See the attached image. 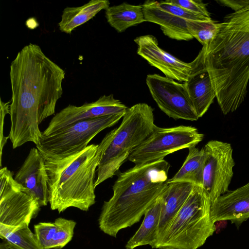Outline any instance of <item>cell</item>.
<instances>
[{"label":"cell","instance_id":"19","mask_svg":"<svg viewBox=\"0 0 249 249\" xmlns=\"http://www.w3.org/2000/svg\"><path fill=\"white\" fill-rule=\"evenodd\" d=\"M76 223L59 217L53 222H39L35 234L42 249H61L71 241Z\"/></svg>","mask_w":249,"mask_h":249},{"label":"cell","instance_id":"27","mask_svg":"<svg viewBox=\"0 0 249 249\" xmlns=\"http://www.w3.org/2000/svg\"><path fill=\"white\" fill-rule=\"evenodd\" d=\"M165 1L179 6L193 13L211 18L206 4L201 0H167Z\"/></svg>","mask_w":249,"mask_h":249},{"label":"cell","instance_id":"26","mask_svg":"<svg viewBox=\"0 0 249 249\" xmlns=\"http://www.w3.org/2000/svg\"><path fill=\"white\" fill-rule=\"evenodd\" d=\"M159 5L162 10L186 20H205L211 18L193 13L179 6L165 1L159 2Z\"/></svg>","mask_w":249,"mask_h":249},{"label":"cell","instance_id":"24","mask_svg":"<svg viewBox=\"0 0 249 249\" xmlns=\"http://www.w3.org/2000/svg\"><path fill=\"white\" fill-rule=\"evenodd\" d=\"M0 237L20 249H42L29 226L13 230L0 228Z\"/></svg>","mask_w":249,"mask_h":249},{"label":"cell","instance_id":"4","mask_svg":"<svg viewBox=\"0 0 249 249\" xmlns=\"http://www.w3.org/2000/svg\"><path fill=\"white\" fill-rule=\"evenodd\" d=\"M112 130L98 144L62 159H45L48 177L49 203L59 213L70 207L88 211L95 203V172L109 144Z\"/></svg>","mask_w":249,"mask_h":249},{"label":"cell","instance_id":"30","mask_svg":"<svg viewBox=\"0 0 249 249\" xmlns=\"http://www.w3.org/2000/svg\"><path fill=\"white\" fill-rule=\"evenodd\" d=\"M0 249H20L16 246L10 243L5 239L0 244Z\"/></svg>","mask_w":249,"mask_h":249},{"label":"cell","instance_id":"9","mask_svg":"<svg viewBox=\"0 0 249 249\" xmlns=\"http://www.w3.org/2000/svg\"><path fill=\"white\" fill-rule=\"evenodd\" d=\"M0 228L13 230L29 226L39 211L38 201L25 192L6 167L0 170Z\"/></svg>","mask_w":249,"mask_h":249},{"label":"cell","instance_id":"6","mask_svg":"<svg viewBox=\"0 0 249 249\" xmlns=\"http://www.w3.org/2000/svg\"><path fill=\"white\" fill-rule=\"evenodd\" d=\"M212 202L202 186L195 185L173 219L157 249H197L216 231Z\"/></svg>","mask_w":249,"mask_h":249},{"label":"cell","instance_id":"22","mask_svg":"<svg viewBox=\"0 0 249 249\" xmlns=\"http://www.w3.org/2000/svg\"><path fill=\"white\" fill-rule=\"evenodd\" d=\"M188 154L178 172L167 183L176 182H188L202 186L206 154L203 147L199 149L196 146L188 148Z\"/></svg>","mask_w":249,"mask_h":249},{"label":"cell","instance_id":"13","mask_svg":"<svg viewBox=\"0 0 249 249\" xmlns=\"http://www.w3.org/2000/svg\"><path fill=\"white\" fill-rule=\"evenodd\" d=\"M134 41L138 47V54L162 71L165 77L184 83L187 81L190 62L182 61L161 49L157 39L152 35L141 36Z\"/></svg>","mask_w":249,"mask_h":249},{"label":"cell","instance_id":"17","mask_svg":"<svg viewBox=\"0 0 249 249\" xmlns=\"http://www.w3.org/2000/svg\"><path fill=\"white\" fill-rule=\"evenodd\" d=\"M195 186L188 182H172L168 184L161 195V213L158 227L157 247Z\"/></svg>","mask_w":249,"mask_h":249},{"label":"cell","instance_id":"16","mask_svg":"<svg viewBox=\"0 0 249 249\" xmlns=\"http://www.w3.org/2000/svg\"><path fill=\"white\" fill-rule=\"evenodd\" d=\"M211 213L214 223L230 220L239 228L249 218V182L213 201Z\"/></svg>","mask_w":249,"mask_h":249},{"label":"cell","instance_id":"5","mask_svg":"<svg viewBox=\"0 0 249 249\" xmlns=\"http://www.w3.org/2000/svg\"><path fill=\"white\" fill-rule=\"evenodd\" d=\"M154 109L146 103L128 108L104 151L97 167L95 187L119 173L121 165L155 130Z\"/></svg>","mask_w":249,"mask_h":249},{"label":"cell","instance_id":"25","mask_svg":"<svg viewBox=\"0 0 249 249\" xmlns=\"http://www.w3.org/2000/svg\"><path fill=\"white\" fill-rule=\"evenodd\" d=\"M211 18L205 20H187L190 34L202 46L208 44L213 37L218 27Z\"/></svg>","mask_w":249,"mask_h":249},{"label":"cell","instance_id":"28","mask_svg":"<svg viewBox=\"0 0 249 249\" xmlns=\"http://www.w3.org/2000/svg\"><path fill=\"white\" fill-rule=\"evenodd\" d=\"M11 102H4L0 99V165H2V155L3 148L6 143L9 136H4L3 134V127L4 119L6 114H10V106Z\"/></svg>","mask_w":249,"mask_h":249},{"label":"cell","instance_id":"12","mask_svg":"<svg viewBox=\"0 0 249 249\" xmlns=\"http://www.w3.org/2000/svg\"><path fill=\"white\" fill-rule=\"evenodd\" d=\"M128 107L113 94L101 96L97 100L80 107L69 105L54 114L42 132L46 136L77 122L108 115L124 114Z\"/></svg>","mask_w":249,"mask_h":249},{"label":"cell","instance_id":"8","mask_svg":"<svg viewBox=\"0 0 249 249\" xmlns=\"http://www.w3.org/2000/svg\"><path fill=\"white\" fill-rule=\"evenodd\" d=\"M203 138V134L194 126L182 125L163 128L157 126L128 160L135 165L163 160L176 151L196 146Z\"/></svg>","mask_w":249,"mask_h":249},{"label":"cell","instance_id":"20","mask_svg":"<svg viewBox=\"0 0 249 249\" xmlns=\"http://www.w3.org/2000/svg\"><path fill=\"white\" fill-rule=\"evenodd\" d=\"M160 196L144 213L142 223L126 243L125 249H134L144 245H150L152 248L156 249L161 213Z\"/></svg>","mask_w":249,"mask_h":249},{"label":"cell","instance_id":"10","mask_svg":"<svg viewBox=\"0 0 249 249\" xmlns=\"http://www.w3.org/2000/svg\"><path fill=\"white\" fill-rule=\"evenodd\" d=\"M203 148L206 159L202 187L212 202L229 191L235 162L232 147L228 142L211 140Z\"/></svg>","mask_w":249,"mask_h":249},{"label":"cell","instance_id":"14","mask_svg":"<svg viewBox=\"0 0 249 249\" xmlns=\"http://www.w3.org/2000/svg\"><path fill=\"white\" fill-rule=\"evenodd\" d=\"M28 194L38 201L40 207L49 202L48 177L45 159L37 148H32L14 177Z\"/></svg>","mask_w":249,"mask_h":249},{"label":"cell","instance_id":"15","mask_svg":"<svg viewBox=\"0 0 249 249\" xmlns=\"http://www.w3.org/2000/svg\"><path fill=\"white\" fill-rule=\"evenodd\" d=\"M190 64L188 79L184 84L199 118L207 111L216 95L206 67L202 49Z\"/></svg>","mask_w":249,"mask_h":249},{"label":"cell","instance_id":"23","mask_svg":"<svg viewBox=\"0 0 249 249\" xmlns=\"http://www.w3.org/2000/svg\"><path fill=\"white\" fill-rule=\"evenodd\" d=\"M105 16L109 24L119 33L146 21L142 5L126 2L109 7L106 10Z\"/></svg>","mask_w":249,"mask_h":249},{"label":"cell","instance_id":"11","mask_svg":"<svg viewBox=\"0 0 249 249\" xmlns=\"http://www.w3.org/2000/svg\"><path fill=\"white\" fill-rule=\"evenodd\" d=\"M146 83L153 99L169 117L191 121L199 119L184 83L157 74L147 75Z\"/></svg>","mask_w":249,"mask_h":249},{"label":"cell","instance_id":"2","mask_svg":"<svg viewBox=\"0 0 249 249\" xmlns=\"http://www.w3.org/2000/svg\"><path fill=\"white\" fill-rule=\"evenodd\" d=\"M202 49L222 112L235 111L244 101L249 81V3L226 15Z\"/></svg>","mask_w":249,"mask_h":249},{"label":"cell","instance_id":"29","mask_svg":"<svg viewBox=\"0 0 249 249\" xmlns=\"http://www.w3.org/2000/svg\"><path fill=\"white\" fill-rule=\"evenodd\" d=\"M222 5L231 8L234 11H237L249 3V0H219Z\"/></svg>","mask_w":249,"mask_h":249},{"label":"cell","instance_id":"21","mask_svg":"<svg viewBox=\"0 0 249 249\" xmlns=\"http://www.w3.org/2000/svg\"><path fill=\"white\" fill-rule=\"evenodd\" d=\"M109 4L107 0H91L81 6L66 7L58 23L59 30L71 34L74 29L92 18L100 11L107 9Z\"/></svg>","mask_w":249,"mask_h":249},{"label":"cell","instance_id":"31","mask_svg":"<svg viewBox=\"0 0 249 249\" xmlns=\"http://www.w3.org/2000/svg\"><path fill=\"white\" fill-rule=\"evenodd\" d=\"M161 249H181L176 248H163Z\"/></svg>","mask_w":249,"mask_h":249},{"label":"cell","instance_id":"7","mask_svg":"<svg viewBox=\"0 0 249 249\" xmlns=\"http://www.w3.org/2000/svg\"><path fill=\"white\" fill-rule=\"evenodd\" d=\"M124 114L76 122L48 136H42L36 147L45 159H64L83 150L95 136L115 125Z\"/></svg>","mask_w":249,"mask_h":249},{"label":"cell","instance_id":"3","mask_svg":"<svg viewBox=\"0 0 249 249\" xmlns=\"http://www.w3.org/2000/svg\"><path fill=\"white\" fill-rule=\"evenodd\" d=\"M170 167L163 159L119 172L112 197L103 205L100 229L116 237L121 230L139 222L167 187Z\"/></svg>","mask_w":249,"mask_h":249},{"label":"cell","instance_id":"1","mask_svg":"<svg viewBox=\"0 0 249 249\" xmlns=\"http://www.w3.org/2000/svg\"><path fill=\"white\" fill-rule=\"evenodd\" d=\"M9 75L12 98L9 136L13 148L27 142L37 145L42 137L39 125L54 114L62 95L65 72L39 46L29 43L12 61Z\"/></svg>","mask_w":249,"mask_h":249},{"label":"cell","instance_id":"18","mask_svg":"<svg viewBox=\"0 0 249 249\" xmlns=\"http://www.w3.org/2000/svg\"><path fill=\"white\" fill-rule=\"evenodd\" d=\"M142 6L145 21L159 25L166 36L177 40L189 41L194 38L188 31L187 20L162 10L159 2L149 0Z\"/></svg>","mask_w":249,"mask_h":249}]
</instances>
